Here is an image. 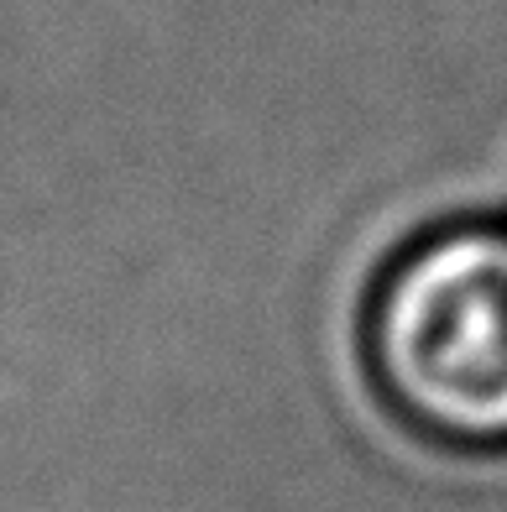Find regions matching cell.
I'll return each instance as SVG.
<instances>
[{"mask_svg": "<svg viewBox=\"0 0 507 512\" xmlns=\"http://www.w3.org/2000/svg\"><path fill=\"white\" fill-rule=\"evenodd\" d=\"M372 371L413 429L460 450L507 445V236L413 246L372 304Z\"/></svg>", "mask_w": 507, "mask_h": 512, "instance_id": "6da1fadb", "label": "cell"}]
</instances>
